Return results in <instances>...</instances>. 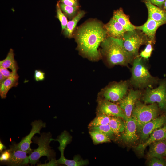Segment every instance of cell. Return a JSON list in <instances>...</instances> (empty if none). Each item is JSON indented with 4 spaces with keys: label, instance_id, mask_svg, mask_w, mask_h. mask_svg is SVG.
I'll list each match as a JSON object with an SVG mask.
<instances>
[{
    "label": "cell",
    "instance_id": "cell-41",
    "mask_svg": "<svg viewBox=\"0 0 166 166\" xmlns=\"http://www.w3.org/2000/svg\"><path fill=\"white\" fill-rule=\"evenodd\" d=\"M163 9L166 12V0H165V1L164 2L163 7Z\"/></svg>",
    "mask_w": 166,
    "mask_h": 166
},
{
    "label": "cell",
    "instance_id": "cell-21",
    "mask_svg": "<svg viewBox=\"0 0 166 166\" xmlns=\"http://www.w3.org/2000/svg\"><path fill=\"white\" fill-rule=\"evenodd\" d=\"M19 78V76L17 73L6 78L0 85V96L2 99L6 98L9 91L12 87L18 86Z\"/></svg>",
    "mask_w": 166,
    "mask_h": 166
},
{
    "label": "cell",
    "instance_id": "cell-29",
    "mask_svg": "<svg viewBox=\"0 0 166 166\" xmlns=\"http://www.w3.org/2000/svg\"><path fill=\"white\" fill-rule=\"evenodd\" d=\"M95 144L108 142L110 141V138L98 130H92L89 132Z\"/></svg>",
    "mask_w": 166,
    "mask_h": 166
},
{
    "label": "cell",
    "instance_id": "cell-33",
    "mask_svg": "<svg viewBox=\"0 0 166 166\" xmlns=\"http://www.w3.org/2000/svg\"><path fill=\"white\" fill-rule=\"evenodd\" d=\"M0 153V163L2 164L6 165L11 158V151L10 148L8 149H5Z\"/></svg>",
    "mask_w": 166,
    "mask_h": 166
},
{
    "label": "cell",
    "instance_id": "cell-35",
    "mask_svg": "<svg viewBox=\"0 0 166 166\" xmlns=\"http://www.w3.org/2000/svg\"><path fill=\"white\" fill-rule=\"evenodd\" d=\"M34 78L36 81H43L45 78V73L39 70H36L34 71Z\"/></svg>",
    "mask_w": 166,
    "mask_h": 166
},
{
    "label": "cell",
    "instance_id": "cell-10",
    "mask_svg": "<svg viewBox=\"0 0 166 166\" xmlns=\"http://www.w3.org/2000/svg\"><path fill=\"white\" fill-rule=\"evenodd\" d=\"M98 111L99 113L120 117L125 120L127 119L124 112L120 106L109 101L100 100L98 103Z\"/></svg>",
    "mask_w": 166,
    "mask_h": 166
},
{
    "label": "cell",
    "instance_id": "cell-27",
    "mask_svg": "<svg viewBox=\"0 0 166 166\" xmlns=\"http://www.w3.org/2000/svg\"><path fill=\"white\" fill-rule=\"evenodd\" d=\"M110 116L106 115L99 113L96 117L90 122V127H96L109 124Z\"/></svg>",
    "mask_w": 166,
    "mask_h": 166
},
{
    "label": "cell",
    "instance_id": "cell-24",
    "mask_svg": "<svg viewBox=\"0 0 166 166\" xmlns=\"http://www.w3.org/2000/svg\"><path fill=\"white\" fill-rule=\"evenodd\" d=\"M109 124L115 135H119L120 133L123 132L124 130V123L121 117L110 116Z\"/></svg>",
    "mask_w": 166,
    "mask_h": 166
},
{
    "label": "cell",
    "instance_id": "cell-13",
    "mask_svg": "<svg viewBox=\"0 0 166 166\" xmlns=\"http://www.w3.org/2000/svg\"><path fill=\"white\" fill-rule=\"evenodd\" d=\"M166 124V113L157 117L146 124L142 128L140 132L142 140H146L150 134L155 130Z\"/></svg>",
    "mask_w": 166,
    "mask_h": 166
},
{
    "label": "cell",
    "instance_id": "cell-12",
    "mask_svg": "<svg viewBox=\"0 0 166 166\" xmlns=\"http://www.w3.org/2000/svg\"><path fill=\"white\" fill-rule=\"evenodd\" d=\"M125 121V128L123 132L121 138L127 144L134 143L139 139V136L136 133V119L132 115L127 118Z\"/></svg>",
    "mask_w": 166,
    "mask_h": 166
},
{
    "label": "cell",
    "instance_id": "cell-37",
    "mask_svg": "<svg viewBox=\"0 0 166 166\" xmlns=\"http://www.w3.org/2000/svg\"><path fill=\"white\" fill-rule=\"evenodd\" d=\"M145 2H149L159 8L162 9L165 0H142Z\"/></svg>",
    "mask_w": 166,
    "mask_h": 166
},
{
    "label": "cell",
    "instance_id": "cell-26",
    "mask_svg": "<svg viewBox=\"0 0 166 166\" xmlns=\"http://www.w3.org/2000/svg\"><path fill=\"white\" fill-rule=\"evenodd\" d=\"M71 137L66 131H64L56 139L52 138L51 141H57L60 144L58 149L60 151L61 154H64V151L67 145L70 142Z\"/></svg>",
    "mask_w": 166,
    "mask_h": 166
},
{
    "label": "cell",
    "instance_id": "cell-32",
    "mask_svg": "<svg viewBox=\"0 0 166 166\" xmlns=\"http://www.w3.org/2000/svg\"><path fill=\"white\" fill-rule=\"evenodd\" d=\"M152 43L154 42L151 40H149L145 49L140 53V57L145 59H148L150 57L153 50Z\"/></svg>",
    "mask_w": 166,
    "mask_h": 166
},
{
    "label": "cell",
    "instance_id": "cell-3",
    "mask_svg": "<svg viewBox=\"0 0 166 166\" xmlns=\"http://www.w3.org/2000/svg\"><path fill=\"white\" fill-rule=\"evenodd\" d=\"M131 71L130 82L135 87L143 88L150 86L158 81L156 78L151 75L141 57H137L134 59Z\"/></svg>",
    "mask_w": 166,
    "mask_h": 166
},
{
    "label": "cell",
    "instance_id": "cell-31",
    "mask_svg": "<svg viewBox=\"0 0 166 166\" xmlns=\"http://www.w3.org/2000/svg\"><path fill=\"white\" fill-rule=\"evenodd\" d=\"M91 128L92 130H98L110 138H112L114 134L109 124Z\"/></svg>",
    "mask_w": 166,
    "mask_h": 166
},
{
    "label": "cell",
    "instance_id": "cell-16",
    "mask_svg": "<svg viewBox=\"0 0 166 166\" xmlns=\"http://www.w3.org/2000/svg\"><path fill=\"white\" fill-rule=\"evenodd\" d=\"M107 36L115 38L123 39L127 32L124 27L113 17L104 25Z\"/></svg>",
    "mask_w": 166,
    "mask_h": 166
},
{
    "label": "cell",
    "instance_id": "cell-42",
    "mask_svg": "<svg viewBox=\"0 0 166 166\" xmlns=\"http://www.w3.org/2000/svg\"><path fill=\"white\" fill-rule=\"evenodd\" d=\"M165 156H166V153Z\"/></svg>",
    "mask_w": 166,
    "mask_h": 166
},
{
    "label": "cell",
    "instance_id": "cell-34",
    "mask_svg": "<svg viewBox=\"0 0 166 166\" xmlns=\"http://www.w3.org/2000/svg\"><path fill=\"white\" fill-rule=\"evenodd\" d=\"M148 165L150 166H166V161L163 158L153 157L150 159Z\"/></svg>",
    "mask_w": 166,
    "mask_h": 166
},
{
    "label": "cell",
    "instance_id": "cell-22",
    "mask_svg": "<svg viewBox=\"0 0 166 166\" xmlns=\"http://www.w3.org/2000/svg\"><path fill=\"white\" fill-rule=\"evenodd\" d=\"M85 11L80 10L72 19L69 21L65 29L63 31V34L66 37L72 38L77 24L79 20L84 16Z\"/></svg>",
    "mask_w": 166,
    "mask_h": 166
},
{
    "label": "cell",
    "instance_id": "cell-15",
    "mask_svg": "<svg viewBox=\"0 0 166 166\" xmlns=\"http://www.w3.org/2000/svg\"><path fill=\"white\" fill-rule=\"evenodd\" d=\"M165 24H166V22L157 21L148 18L144 24L139 26H136V28L141 31L150 40L154 42L156 30L160 26Z\"/></svg>",
    "mask_w": 166,
    "mask_h": 166
},
{
    "label": "cell",
    "instance_id": "cell-30",
    "mask_svg": "<svg viewBox=\"0 0 166 166\" xmlns=\"http://www.w3.org/2000/svg\"><path fill=\"white\" fill-rule=\"evenodd\" d=\"M56 18L59 21L61 26L62 30H63L65 29L66 25L68 22V20L67 17L61 10L59 4V2L58 1L56 6Z\"/></svg>",
    "mask_w": 166,
    "mask_h": 166
},
{
    "label": "cell",
    "instance_id": "cell-38",
    "mask_svg": "<svg viewBox=\"0 0 166 166\" xmlns=\"http://www.w3.org/2000/svg\"><path fill=\"white\" fill-rule=\"evenodd\" d=\"M59 2L67 6H79L77 0H60Z\"/></svg>",
    "mask_w": 166,
    "mask_h": 166
},
{
    "label": "cell",
    "instance_id": "cell-11",
    "mask_svg": "<svg viewBox=\"0 0 166 166\" xmlns=\"http://www.w3.org/2000/svg\"><path fill=\"white\" fill-rule=\"evenodd\" d=\"M141 96L140 91L132 89L127 96L119 101V106L124 112L127 118L132 116L136 103Z\"/></svg>",
    "mask_w": 166,
    "mask_h": 166
},
{
    "label": "cell",
    "instance_id": "cell-5",
    "mask_svg": "<svg viewBox=\"0 0 166 166\" xmlns=\"http://www.w3.org/2000/svg\"><path fill=\"white\" fill-rule=\"evenodd\" d=\"M159 109L156 103L147 105L136 101L132 115L136 119L137 132L139 133L146 124L157 117Z\"/></svg>",
    "mask_w": 166,
    "mask_h": 166
},
{
    "label": "cell",
    "instance_id": "cell-36",
    "mask_svg": "<svg viewBox=\"0 0 166 166\" xmlns=\"http://www.w3.org/2000/svg\"><path fill=\"white\" fill-rule=\"evenodd\" d=\"M17 70H14L10 72L7 69L0 67V73L6 78L10 77L17 73Z\"/></svg>",
    "mask_w": 166,
    "mask_h": 166
},
{
    "label": "cell",
    "instance_id": "cell-17",
    "mask_svg": "<svg viewBox=\"0 0 166 166\" xmlns=\"http://www.w3.org/2000/svg\"><path fill=\"white\" fill-rule=\"evenodd\" d=\"M150 136L144 142L139 144L136 148V150L142 154L146 147L152 142L166 139V124L154 131Z\"/></svg>",
    "mask_w": 166,
    "mask_h": 166
},
{
    "label": "cell",
    "instance_id": "cell-14",
    "mask_svg": "<svg viewBox=\"0 0 166 166\" xmlns=\"http://www.w3.org/2000/svg\"><path fill=\"white\" fill-rule=\"evenodd\" d=\"M11 156L6 165L11 166H26L29 163L28 153L24 151L17 149L12 144L10 146Z\"/></svg>",
    "mask_w": 166,
    "mask_h": 166
},
{
    "label": "cell",
    "instance_id": "cell-4",
    "mask_svg": "<svg viewBox=\"0 0 166 166\" xmlns=\"http://www.w3.org/2000/svg\"><path fill=\"white\" fill-rule=\"evenodd\" d=\"M51 138L52 135L50 132H43L39 137L34 136L32 139V142L37 144L38 147L33 150L29 154V163L35 165L40 158L44 156H46L49 161L55 159V153L49 145Z\"/></svg>",
    "mask_w": 166,
    "mask_h": 166
},
{
    "label": "cell",
    "instance_id": "cell-25",
    "mask_svg": "<svg viewBox=\"0 0 166 166\" xmlns=\"http://www.w3.org/2000/svg\"><path fill=\"white\" fill-rule=\"evenodd\" d=\"M58 164H62L67 166H81L87 164L88 161L81 159L78 156H75L73 160H68L65 158L64 156H61L60 158L57 160Z\"/></svg>",
    "mask_w": 166,
    "mask_h": 166
},
{
    "label": "cell",
    "instance_id": "cell-40",
    "mask_svg": "<svg viewBox=\"0 0 166 166\" xmlns=\"http://www.w3.org/2000/svg\"><path fill=\"white\" fill-rule=\"evenodd\" d=\"M6 78L0 73V85L5 81Z\"/></svg>",
    "mask_w": 166,
    "mask_h": 166
},
{
    "label": "cell",
    "instance_id": "cell-20",
    "mask_svg": "<svg viewBox=\"0 0 166 166\" xmlns=\"http://www.w3.org/2000/svg\"><path fill=\"white\" fill-rule=\"evenodd\" d=\"M113 17L118 21L127 31H133L136 29V26L131 22L129 17L124 13L122 8L115 10Z\"/></svg>",
    "mask_w": 166,
    "mask_h": 166
},
{
    "label": "cell",
    "instance_id": "cell-19",
    "mask_svg": "<svg viewBox=\"0 0 166 166\" xmlns=\"http://www.w3.org/2000/svg\"><path fill=\"white\" fill-rule=\"evenodd\" d=\"M148 12V18L159 22H166V12L162 9L149 2H145Z\"/></svg>",
    "mask_w": 166,
    "mask_h": 166
},
{
    "label": "cell",
    "instance_id": "cell-8",
    "mask_svg": "<svg viewBox=\"0 0 166 166\" xmlns=\"http://www.w3.org/2000/svg\"><path fill=\"white\" fill-rule=\"evenodd\" d=\"M31 125L32 128L29 134L23 138L19 143H13L12 144L15 148L25 151L29 154L33 151L30 148L33 138L36 134H40V130L46 127V123L41 120H35L31 122Z\"/></svg>",
    "mask_w": 166,
    "mask_h": 166
},
{
    "label": "cell",
    "instance_id": "cell-9",
    "mask_svg": "<svg viewBox=\"0 0 166 166\" xmlns=\"http://www.w3.org/2000/svg\"><path fill=\"white\" fill-rule=\"evenodd\" d=\"M128 87V83L127 81L114 84L103 91V96L106 100L113 102L120 101L126 94Z\"/></svg>",
    "mask_w": 166,
    "mask_h": 166
},
{
    "label": "cell",
    "instance_id": "cell-2",
    "mask_svg": "<svg viewBox=\"0 0 166 166\" xmlns=\"http://www.w3.org/2000/svg\"><path fill=\"white\" fill-rule=\"evenodd\" d=\"M101 52L111 65L127 66L134 57L125 49L122 39L107 36L101 43Z\"/></svg>",
    "mask_w": 166,
    "mask_h": 166
},
{
    "label": "cell",
    "instance_id": "cell-39",
    "mask_svg": "<svg viewBox=\"0 0 166 166\" xmlns=\"http://www.w3.org/2000/svg\"><path fill=\"white\" fill-rule=\"evenodd\" d=\"M6 148V147L2 143L1 140H0V152L1 153Z\"/></svg>",
    "mask_w": 166,
    "mask_h": 166
},
{
    "label": "cell",
    "instance_id": "cell-23",
    "mask_svg": "<svg viewBox=\"0 0 166 166\" xmlns=\"http://www.w3.org/2000/svg\"><path fill=\"white\" fill-rule=\"evenodd\" d=\"M14 50L10 49L6 58L0 61V67L10 69L12 71L18 70L19 68L14 58Z\"/></svg>",
    "mask_w": 166,
    "mask_h": 166
},
{
    "label": "cell",
    "instance_id": "cell-7",
    "mask_svg": "<svg viewBox=\"0 0 166 166\" xmlns=\"http://www.w3.org/2000/svg\"><path fill=\"white\" fill-rule=\"evenodd\" d=\"M143 100L146 103H157L160 109L166 113V79L160 81L158 87L154 89L148 88Z\"/></svg>",
    "mask_w": 166,
    "mask_h": 166
},
{
    "label": "cell",
    "instance_id": "cell-18",
    "mask_svg": "<svg viewBox=\"0 0 166 166\" xmlns=\"http://www.w3.org/2000/svg\"><path fill=\"white\" fill-rule=\"evenodd\" d=\"M149 145V148L147 154L148 158H163L165 156L166 139L155 141Z\"/></svg>",
    "mask_w": 166,
    "mask_h": 166
},
{
    "label": "cell",
    "instance_id": "cell-28",
    "mask_svg": "<svg viewBox=\"0 0 166 166\" xmlns=\"http://www.w3.org/2000/svg\"><path fill=\"white\" fill-rule=\"evenodd\" d=\"M59 4L62 11L69 19L71 20L74 18L79 11V6H67L60 2H59Z\"/></svg>",
    "mask_w": 166,
    "mask_h": 166
},
{
    "label": "cell",
    "instance_id": "cell-1",
    "mask_svg": "<svg viewBox=\"0 0 166 166\" xmlns=\"http://www.w3.org/2000/svg\"><path fill=\"white\" fill-rule=\"evenodd\" d=\"M74 34L81 53L92 60L99 58L98 47L107 37L104 25L95 20L87 21L77 28Z\"/></svg>",
    "mask_w": 166,
    "mask_h": 166
},
{
    "label": "cell",
    "instance_id": "cell-6",
    "mask_svg": "<svg viewBox=\"0 0 166 166\" xmlns=\"http://www.w3.org/2000/svg\"><path fill=\"white\" fill-rule=\"evenodd\" d=\"M122 39L125 49L134 57H137L140 46L147 44L150 40L144 33L140 32V30L137 31V29L126 32Z\"/></svg>",
    "mask_w": 166,
    "mask_h": 166
}]
</instances>
